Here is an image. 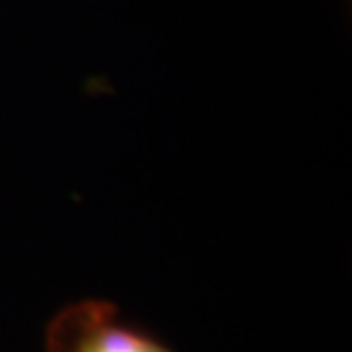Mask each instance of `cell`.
<instances>
[{"label": "cell", "instance_id": "6da1fadb", "mask_svg": "<svg viewBox=\"0 0 352 352\" xmlns=\"http://www.w3.org/2000/svg\"><path fill=\"white\" fill-rule=\"evenodd\" d=\"M46 352H172L165 343L126 325L119 309L103 300H82L48 325Z\"/></svg>", "mask_w": 352, "mask_h": 352}]
</instances>
